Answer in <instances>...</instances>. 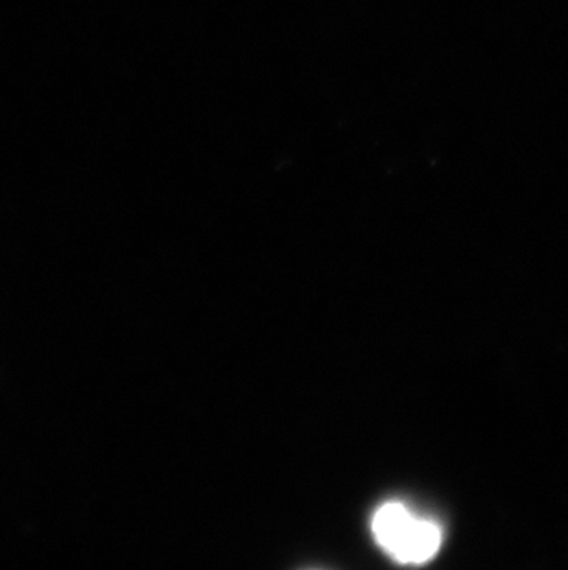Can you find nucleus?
<instances>
[{
	"instance_id": "f257e3e1",
	"label": "nucleus",
	"mask_w": 568,
	"mask_h": 570,
	"mask_svg": "<svg viewBox=\"0 0 568 570\" xmlns=\"http://www.w3.org/2000/svg\"><path fill=\"white\" fill-rule=\"evenodd\" d=\"M371 532L382 550L404 566H423L440 552V524L415 515L402 502H386L371 519Z\"/></svg>"
}]
</instances>
